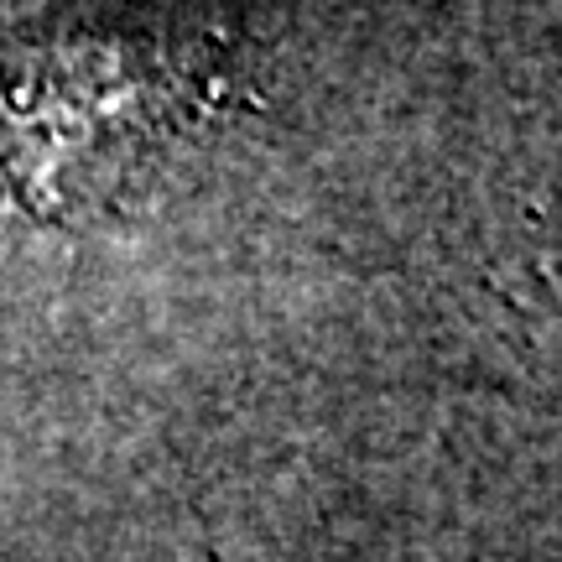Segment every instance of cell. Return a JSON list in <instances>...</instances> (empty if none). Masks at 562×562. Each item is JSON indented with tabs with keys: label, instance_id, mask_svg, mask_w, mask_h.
<instances>
[{
	"label": "cell",
	"instance_id": "obj_1",
	"mask_svg": "<svg viewBox=\"0 0 562 562\" xmlns=\"http://www.w3.org/2000/svg\"><path fill=\"white\" fill-rule=\"evenodd\" d=\"M193 53L115 26L0 37V199L79 224L136 193L203 121Z\"/></svg>",
	"mask_w": 562,
	"mask_h": 562
}]
</instances>
